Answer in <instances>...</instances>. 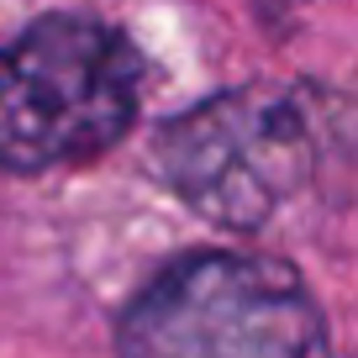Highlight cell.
<instances>
[{"label":"cell","instance_id":"cell-1","mask_svg":"<svg viewBox=\"0 0 358 358\" xmlns=\"http://www.w3.org/2000/svg\"><path fill=\"white\" fill-rule=\"evenodd\" d=\"M358 137L348 95L316 79H248L164 116L148 169L185 211L222 232H264L322 185Z\"/></svg>","mask_w":358,"mask_h":358},{"label":"cell","instance_id":"cell-2","mask_svg":"<svg viewBox=\"0 0 358 358\" xmlns=\"http://www.w3.org/2000/svg\"><path fill=\"white\" fill-rule=\"evenodd\" d=\"M148 58L95 11H43L0 43V174L37 179L122 148L143 122Z\"/></svg>","mask_w":358,"mask_h":358},{"label":"cell","instance_id":"cell-3","mask_svg":"<svg viewBox=\"0 0 358 358\" xmlns=\"http://www.w3.org/2000/svg\"><path fill=\"white\" fill-rule=\"evenodd\" d=\"M111 348L116 358H327L332 327L290 258L190 248L127 295Z\"/></svg>","mask_w":358,"mask_h":358}]
</instances>
